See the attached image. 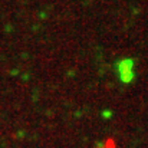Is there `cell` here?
Segmentation results:
<instances>
[{"instance_id":"cell-1","label":"cell","mask_w":148,"mask_h":148,"mask_svg":"<svg viewBox=\"0 0 148 148\" xmlns=\"http://www.w3.org/2000/svg\"><path fill=\"white\" fill-rule=\"evenodd\" d=\"M116 75L121 84L130 85L135 79V60L132 58H122L115 63Z\"/></svg>"}]
</instances>
